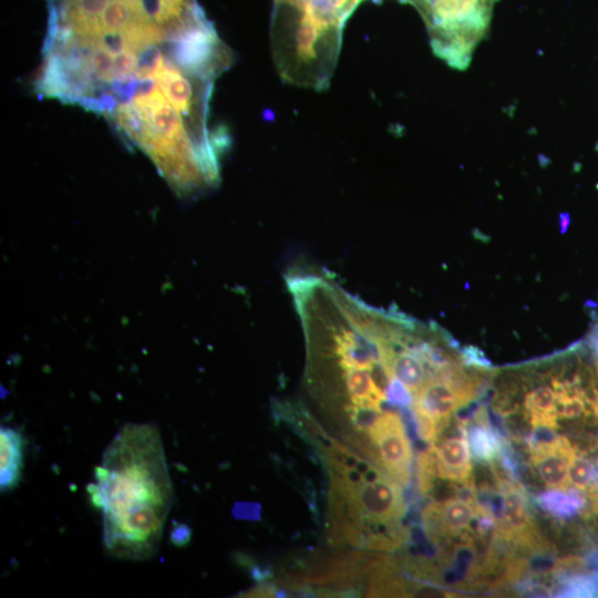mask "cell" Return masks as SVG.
I'll list each match as a JSON object with an SVG mask.
<instances>
[{"label":"cell","mask_w":598,"mask_h":598,"mask_svg":"<svg viewBox=\"0 0 598 598\" xmlns=\"http://www.w3.org/2000/svg\"><path fill=\"white\" fill-rule=\"evenodd\" d=\"M86 491L102 512L104 548L120 559L154 556L174 499L158 427L126 423L113 436Z\"/></svg>","instance_id":"cell-1"},{"label":"cell","mask_w":598,"mask_h":598,"mask_svg":"<svg viewBox=\"0 0 598 598\" xmlns=\"http://www.w3.org/2000/svg\"><path fill=\"white\" fill-rule=\"evenodd\" d=\"M329 516L334 544L394 550L409 537L401 525L406 504L401 485L360 453L336 443L327 453Z\"/></svg>","instance_id":"cell-2"},{"label":"cell","mask_w":598,"mask_h":598,"mask_svg":"<svg viewBox=\"0 0 598 598\" xmlns=\"http://www.w3.org/2000/svg\"><path fill=\"white\" fill-rule=\"evenodd\" d=\"M274 31L278 33L280 48H289V58L280 64L282 75L323 86L330 66L324 59L333 64L342 29L318 16L308 0L299 6L275 3Z\"/></svg>","instance_id":"cell-3"},{"label":"cell","mask_w":598,"mask_h":598,"mask_svg":"<svg viewBox=\"0 0 598 598\" xmlns=\"http://www.w3.org/2000/svg\"><path fill=\"white\" fill-rule=\"evenodd\" d=\"M495 0H419L431 47L448 66L465 70L485 37Z\"/></svg>","instance_id":"cell-4"},{"label":"cell","mask_w":598,"mask_h":598,"mask_svg":"<svg viewBox=\"0 0 598 598\" xmlns=\"http://www.w3.org/2000/svg\"><path fill=\"white\" fill-rule=\"evenodd\" d=\"M349 442L401 486L408 487L412 475V446L402 417L394 409L382 410Z\"/></svg>","instance_id":"cell-5"},{"label":"cell","mask_w":598,"mask_h":598,"mask_svg":"<svg viewBox=\"0 0 598 598\" xmlns=\"http://www.w3.org/2000/svg\"><path fill=\"white\" fill-rule=\"evenodd\" d=\"M487 507L474 498H447L427 504L422 512L423 530L435 543L484 536L495 526Z\"/></svg>","instance_id":"cell-6"},{"label":"cell","mask_w":598,"mask_h":598,"mask_svg":"<svg viewBox=\"0 0 598 598\" xmlns=\"http://www.w3.org/2000/svg\"><path fill=\"white\" fill-rule=\"evenodd\" d=\"M431 445L434 454L435 478L473 489V470L465 422L460 420L455 433L442 437L439 435Z\"/></svg>","instance_id":"cell-7"},{"label":"cell","mask_w":598,"mask_h":598,"mask_svg":"<svg viewBox=\"0 0 598 598\" xmlns=\"http://www.w3.org/2000/svg\"><path fill=\"white\" fill-rule=\"evenodd\" d=\"M530 462L540 481L550 489L567 491L570 460L576 452L569 440L563 435L547 441L530 442Z\"/></svg>","instance_id":"cell-8"},{"label":"cell","mask_w":598,"mask_h":598,"mask_svg":"<svg viewBox=\"0 0 598 598\" xmlns=\"http://www.w3.org/2000/svg\"><path fill=\"white\" fill-rule=\"evenodd\" d=\"M24 439L11 426L0 429V487L8 492L18 486L23 468Z\"/></svg>","instance_id":"cell-9"},{"label":"cell","mask_w":598,"mask_h":598,"mask_svg":"<svg viewBox=\"0 0 598 598\" xmlns=\"http://www.w3.org/2000/svg\"><path fill=\"white\" fill-rule=\"evenodd\" d=\"M465 430L470 452L476 461L492 463L501 454V440L489 424L484 405L476 409L472 422H465Z\"/></svg>","instance_id":"cell-10"},{"label":"cell","mask_w":598,"mask_h":598,"mask_svg":"<svg viewBox=\"0 0 598 598\" xmlns=\"http://www.w3.org/2000/svg\"><path fill=\"white\" fill-rule=\"evenodd\" d=\"M539 505L549 514L558 517H569L585 506V498L570 491L550 489L538 498Z\"/></svg>","instance_id":"cell-11"},{"label":"cell","mask_w":598,"mask_h":598,"mask_svg":"<svg viewBox=\"0 0 598 598\" xmlns=\"http://www.w3.org/2000/svg\"><path fill=\"white\" fill-rule=\"evenodd\" d=\"M558 597H598V574H564Z\"/></svg>","instance_id":"cell-12"},{"label":"cell","mask_w":598,"mask_h":598,"mask_svg":"<svg viewBox=\"0 0 598 598\" xmlns=\"http://www.w3.org/2000/svg\"><path fill=\"white\" fill-rule=\"evenodd\" d=\"M595 476L596 472L591 461L575 452L568 471L569 485L574 486L577 491L586 493L596 484Z\"/></svg>","instance_id":"cell-13"},{"label":"cell","mask_w":598,"mask_h":598,"mask_svg":"<svg viewBox=\"0 0 598 598\" xmlns=\"http://www.w3.org/2000/svg\"><path fill=\"white\" fill-rule=\"evenodd\" d=\"M592 323L588 336V344L598 360V308L592 311Z\"/></svg>","instance_id":"cell-14"},{"label":"cell","mask_w":598,"mask_h":598,"mask_svg":"<svg viewBox=\"0 0 598 598\" xmlns=\"http://www.w3.org/2000/svg\"><path fill=\"white\" fill-rule=\"evenodd\" d=\"M171 538L175 545L183 546L189 542L190 530L186 525L179 524L175 526L174 530L172 532Z\"/></svg>","instance_id":"cell-15"},{"label":"cell","mask_w":598,"mask_h":598,"mask_svg":"<svg viewBox=\"0 0 598 598\" xmlns=\"http://www.w3.org/2000/svg\"><path fill=\"white\" fill-rule=\"evenodd\" d=\"M401 1L408 2V3H410V4H413L415 8H416V6H417V3H419V0H401Z\"/></svg>","instance_id":"cell-16"},{"label":"cell","mask_w":598,"mask_h":598,"mask_svg":"<svg viewBox=\"0 0 598 598\" xmlns=\"http://www.w3.org/2000/svg\"><path fill=\"white\" fill-rule=\"evenodd\" d=\"M598 475V474H597Z\"/></svg>","instance_id":"cell-17"}]
</instances>
